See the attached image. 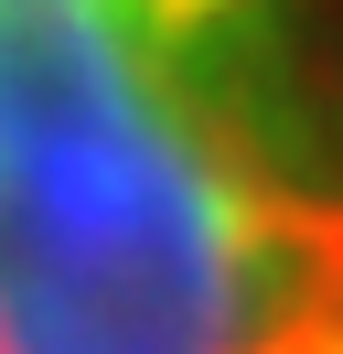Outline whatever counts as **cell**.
Listing matches in <instances>:
<instances>
[{"mask_svg":"<svg viewBox=\"0 0 343 354\" xmlns=\"http://www.w3.org/2000/svg\"><path fill=\"white\" fill-rule=\"evenodd\" d=\"M0 354H343V0H0Z\"/></svg>","mask_w":343,"mask_h":354,"instance_id":"cell-1","label":"cell"}]
</instances>
